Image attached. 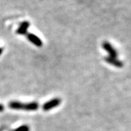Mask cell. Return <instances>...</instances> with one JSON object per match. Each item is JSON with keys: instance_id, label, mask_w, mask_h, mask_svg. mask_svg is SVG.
Masks as SVG:
<instances>
[{"instance_id": "obj_3", "label": "cell", "mask_w": 131, "mask_h": 131, "mask_svg": "<svg viewBox=\"0 0 131 131\" xmlns=\"http://www.w3.org/2000/svg\"><path fill=\"white\" fill-rule=\"evenodd\" d=\"M61 99L60 98H53L48 102H46L43 105V110L44 111H49L53 108L56 107L61 103Z\"/></svg>"}, {"instance_id": "obj_4", "label": "cell", "mask_w": 131, "mask_h": 131, "mask_svg": "<svg viewBox=\"0 0 131 131\" xmlns=\"http://www.w3.org/2000/svg\"><path fill=\"white\" fill-rule=\"evenodd\" d=\"M104 60H105V61L106 63L111 64V65L114 66H116L117 68H122L124 66V63L121 61L118 60L117 58H112V57L107 56L104 58Z\"/></svg>"}, {"instance_id": "obj_1", "label": "cell", "mask_w": 131, "mask_h": 131, "mask_svg": "<svg viewBox=\"0 0 131 131\" xmlns=\"http://www.w3.org/2000/svg\"><path fill=\"white\" fill-rule=\"evenodd\" d=\"M10 108L17 110H25V111H35L39 108V104L37 102H31L28 103H22L18 101H11L9 103Z\"/></svg>"}, {"instance_id": "obj_2", "label": "cell", "mask_w": 131, "mask_h": 131, "mask_svg": "<svg viewBox=\"0 0 131 131\" xmlns=\"http://www.w3.org/2000/svg\"><path fill=\"white\" fill-rule=\"evenodd\" d=\"M102 47L104 49V50H106L109 54V56L112 57V58H117L118 52L109 42L106 41L103 42L102 44Z\"/></svg>"}, {"instance_id": "obj_8", "label": "cell", "mask_w": 131, "mask_h": 131, "mask_svg": "<svg viewBox=\"0 0 131 131\" xmlns=\"http://www.w3.org/2000/svg\"><path fill=\"white\" fill-rule=\"evenodd\" d=\"M3 110H4V106L2 104H0V112H2Z\"/></svg>"}, {"instance_id": "obj_9", "label": "cell", "mask_w": 131, "mask_h": 131, "mask_svg": "<svg viewBox=\"0 0 131 131\" xmlns=\"http://www.w3.org/2000/svg\"><path fill=\"white\" fill-rule=\"evenodd\" d=\"M2 51H3V49H2V47H0V55L2 53Z\"/></svg>"}, {"instance_id": "obj_7", "label": "cell", "mask_w": 131, "mask_h": 131, "mask_svg": "<svg viewBox=\"0 0 131 131\" xmlns=\"http://www.w3.org/2000/svg\"><path fill=\"white\" fill-rule=\"evenodd\" d=\"M15 131H29V127L27 125H22L15 129Z\"/></svg>"}, {"instance_id": "obj_6", "label": "cell", "mask_w": 131, "mask_h": 131, "mask_svg": "<svg viewBox=\"0 0 131 131\" xmlns=\"http://www.w3.org/2000/svg\"><path fill=\"white\" fill-rule=\"evenodd\" d=\"M30 26V23L28 21H24L22 24H20V26H19L18 30L16 31V33L20 34V35H24L27 33V30Z\"/></svg>"}, {"instance_id": "obj_5", "label": "cell", "mask_w": 131, "mask_h": 131, "mask_svg": "<svg viewBox=\"0 0 131 131\" xmlns=\"http://www.w3.org/2000/svg\"><path fill=\"white\" fill-rule=\"evenodd\" d=\"M27 38L30 42L33 43L35 46L37 47H42V41L38 37L37 35L34 34H28L27 35Z\"/></svg>"}]
</instances>
